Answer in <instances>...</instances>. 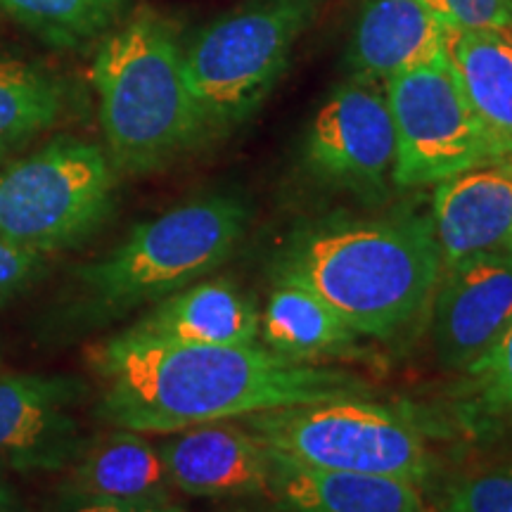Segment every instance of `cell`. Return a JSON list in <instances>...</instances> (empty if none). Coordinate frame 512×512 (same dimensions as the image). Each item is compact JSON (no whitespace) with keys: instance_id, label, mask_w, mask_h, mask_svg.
I'll use <instances>...</instances> for the list:
<instances>
[{"instance_id":"1","label":"cell","mask_w":512,"mask_h":512,"mask_svg":"<svg viewBox=\"0 0 512 512\" xmlns=\"http://www.w3.org/2000/svg\"><path fill=\"white\" fill-rule=\"evenodd\" d=\"M100 418L119 430L174 434L185 427L349 396L363 377L294 363L264 344H183L126 330L95 351Z\"/></svg>"},{"instance_id":"2","label":"cell","mask_w":512,"mask_h":512,"mask_svg":"<svg viewBox=\"0 0 512 512\" xmlns=\"http://www.w3.org/2000/svg\"><path fill=\"white\" fill-rule=\"evenodd\" d=\"M441 268L432 216L394 211L299 228L275 275L309 285L361 337L389 342L427 318Z\"/></svg>"},{"instance_id":"3","label":"cell","mask_w":512,"mask_h":512,"mask_svg":"<svg viewBox=\"0 0 512 512\" xmlns=\"http://www.w3.org/2000/svg\"><path fill=\"white\" fill-rule=\"evenodd\" d=\"M91 76L117 171L150 174L209 136L174 24L152 8L143 5L107 34Z\"/></svg>"},{"instance_id":"4","label":"cell","mask_w":512,"mask_h":512,"mask_svg":"<svg viewBox=\"0 0 512 512\" xmlns=\"http://www.w3.org/2000/svg\"><path fill=\"white\" fill-rule=\"evenodd\" d=\"M249 221L235 195H204L138 223L105 259L81 271L95 309L124 313L159 302L226 264Z\"/></svg>"},{"instance_id":"5","label":"cell","mask_w":512,"mask_h":512,"mask_svg":"<svg viewBox=\"0 0 512 512\" xmlns=\"http://www.w3.org/2000/svg\"><path fill=\"white\" fill-rule=\"evenodd\" d=\"M245 425L273 456L316 470L392 477L422 486L434 458L413 418L366 396L275 408Z\"/></svg>"},{"instance_id":"6","label":"cell","mask_w":512,"mask_h":512,"mask_svg":"<svg viewBox=\"0 0 512 512\" xmlns=\"http://www.w3.org/2000/svg\"><path fill=\"white\" fill-rule=\"evenodd\" d=\"M316 17V0H254L204 24L183 46L185 79L209 136L259 110Z\"/></svg>"},{"instance_id":"7","label":"cell","mask_w":512,"mask_h":512,"mask_svg":"<svg viewBox=\"0 0 512 512\" xmlns=\"http://www.w3.org/2000/svg\"><path fill=\"white\" fill-rule=\"evenodd\" d=\"M114 171L95 143L50 140L0 174V235L34 252L79 245L110 214Z\"/></svg>"},{"instance_id":"8","label":"cell","mask_w":512,"mask_h":512,"mask_svg":"<svg viewBox=\"0 0 512 512\" xmlns=\"http://www.w3.org/2000/svg\"><path fill=\"white\" fill-rule=\"evenodd\" d=\"M384 91L396 133L394 185L425 188L494 162L448 55L396 74Z\"/></svg>"},{"instance_id":"9","label":"cell","mask_w":512,"mask_h":512,"mask_svg":"<svg viewBox=\"0 0 512 512\" xmlns=\"http://www.w3.org/2000/svg\"><path fill=\"white\" fill-rule=\"evenodd\" d=\"M311 174L363 197L394 181L396 133L384 83L351 76L328 95L304 143Z\"/></svg>"},{"instance_id":"10","label":"cell","mask_w":512,"mask_h":512,"mask_svg":"<svg viewBox=\"0 0 512 512\" xmlns=\"http://www.w3.org/2000/svg\"><path fill=\"white\" fill-rule=\"evenodd\" d=\"M437 361L467 373L512 320V252L494 249L441 268L430 304Z\"/></svg>"},{"instance_id":"11","label":"cell","mask_w":512,"mask_h":512,"mask_svg":"<svg viewBox=\"0 0 512 512\" xmlns=\"http://www.w3.org/2000/svg\"><path fill=\"white\" fill-rule=\"evenodd\" d=\"M159 448L174 489L188 496H254L271 486L273 453L233 420L185 427Z\"/></svg>"},{"instance_id":"12","label":"cell","mask_w":512,"mask_h":512,"mask_svg":"<svg viewBox=\"0 0 512 512\" xmlns=\"http://www.w3.org/2000/svg\"><path fill=\"white\" fill-rule=\"evenodd\" d=\"M432 223L444 266L512 240V162H486L434 185Z\"/></svg>"},{"instance_id":"13","label":"cell","mask_w":512,"mask_h":512,"mask_svg":"<svg viewBox=\"0 0 512 512\" xmlns=\"http://www.w3.org/2000/svg\"><path fill=\"white\" fill-rule=\"evenodd\" d=\"M448 31L422 0H366L351 34V76L387 83L396 74L444 60Z\"/></svg>"},{"instance_id":"14","label":"cell","mask_w":512,"mask_h":512,"mask_svg":"<svg viewBox=\"0 0 512 512\" xmlns=\"http://www.w3.org/2000/svg\"><path fill=\"white\" fill-rule=\"evenodd\" d=\"M74 382L62 377H0V456L17 465H57L69 453Z\"/></svg>"},{"instance_id":"15","label":"cell","mask_w":512,"mask_h":512,"mask_svg":"<svg viewBox=\"0 0 512 512\" xmlns=\"http://www.w3.org/2000/svg\"><path fill=\"white\" fill-rule=\"evenodd\" d=\"M133 330L183 344H254L259 339V309L226 278L197 280L159 299Z\"/></svg>"},{"instance_id":"16","label":"cell","mask_w":512,"mask_h":512,"mask_svg":"<svg viewBox=\"0 0 512 512\" xmlns=\"http://www.w3.org/2000/svg\"><path fill=\"white\" fill-rule=\"evenodd\" d=\"M268 494L278 512H430L415 484L316 470L280 456H273Z\"/></svg>"},{"instance_id":"17","label":"cell","mask_w":512,"mask_h":512,"mask_svg":"<svg viewBox=\"0 0 512 512\" xmlns=\"http://www.w3.org/2000/svg\"><path fill=\"white\" fill-rule=\"evenodd\" d=\"M448 62L456 69L494 162H512V27L451 31Z\"/></svg>"},{"instance_id":"18","label":"cell","mask_w":512,"mask_h":512,"mask_svg":"<svg viewBox=\"0 0 512 512\" xmlns=\"http://www.w3.org/2000/svg\"><path fill=\"white\" fill-rule=\"evenodd\" d=\"M259 337L287 361L318 363L354 351L361 335L309 285L275 275L271 297L259 313Z\"/></svg>"},{"instance_id":"19","label":"cell","mask_w":512,"mask_h":512,"mask_svg":"<svg viewBox=\"0 0 512 512\" xmlns=\"http://www.w3.org/2000/svg\"><path fill=\"white\" fill-rule=\"evenodd\" d=\"M74 486L86 501L105 503L171 501L174 489L162 448L131 430L114 432L88 448L74 472Z\"/></svg>"},{"instance_id":"20","label":"cell","mask_w":512,"mask_h":512,"mask_svg":"<svg viewBox=\"0 0 512 512\" xmlns=\"http://www.w3.org/2000/svg\"><path fill=\"white\" fill-rule=\"evenodd\" d=\"M64 86L36 64L0 55V159L57 121Z\"/></svg>"},{"instance_id":"21","label":"cell","mask_w":512,"mask_h":512,"mask_svg":"<svg viewBox=\"0 0 512 512\" xmlns=\"http://www.w3.org/2000/svg\"><path fill=\"white\" fill-rule=\"evenodd\" d=\"M0 5L43 41L74 48L112 31L128 0H0Z\"/></svg>"},{"instance_id":"22","label":"cell","mask_w":512,"mask_h":512,"mask_svg":"<svg viewBox=\"0 0 512 512\" xmlns=\"http://www.w3.org/2000/svg\"><path fill=\"white\" fill-rule=\"evenodd\" d=\"M441 512H512V460L456 479L446 489Z\"/></svg>"},{"instance_id":"23","label":"cell","mask_w":512,"mask_h":512,"mask_svg":"<svg viewBox=\"0 0 512 512\" xmlns=\"http://www.w3.org/2000/svg\"><path fill=\"white\" fill-rule=\"evenodd\" d=\"M467 375L475 380L486 411L512 422V320Z\"/></svg>"},{"instance_id":"24","label":"cell","mask_w":512,"mask_h":512,"mask_svg":"<svg viewBox=\"0 0 512 512\" xmlns=\"http://www.w3.org/2000/svg\"><path fill=\"white\" fill-rule=\"evenodd\" d=\"M448 31L512 27V0H422Z\"/></svg>"},{"instance_id":"25","label":"cell","mask_w":512,"mask_h":512,"mask_svg":"<svg viewBox=\"0 0 512 512\" xmlns=\"http://www.w3.org/2000/svg\"><path fill=\"white\" fill-rule=\"evenodd\" d=\"M41 271V254L0 235V304L24 290Z\"/></svg>"},{"instance_id":"26","label":"cell","mask_w":512,"mask_h":512,"mask_svg":"<svg viewBox=\"0 0 512 512\" xmlns=\"http://www.w3.org/2000/svg\"><path fill=\"white\" fill-rule=\"evenodd\" d=\"M72 512H185L171 501H145V503H105L86 501Z\"/></svg>"},{"instance_id":"27","label":"cell","mask_w":512,"mask_h":512,"mask_svg":"<svg viewBox=\"0 0 512 512\" xmlns=\"http://www.w3.org/2000/svg\"><path fill=\"white\" fill-rule=\"evenodd\" d=\"M5 503H8V491H5L3 484H0V508H3Z\"/></svg>"},{"instance_id":"28","label":"cell","mask_w":512,"mask_h":512,"mask_svg":"<svg viewBox=\"0 0 512 512\" xmlns=\"http://www.w3.org/2000/svg\"><path fill=\"white\" fill-rule=\"evenodd\" d=\"M505 249H510V252H512V240L508 242V247H505Z\"/></svg>"},{"instance_id":"29","label":"cell","mask_w":512,"mask_h":512,"mask_svg":"<svg viewBox=\"0 0 512 512\" xmlns=\"http://www.w3.org/2000/svg\"><path fill=\"white\" fill-rule=\"evenodd\" d=\"M235 512H249V510H235Z\"/></svg>"}]
</instances>
